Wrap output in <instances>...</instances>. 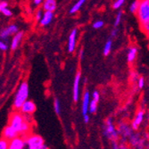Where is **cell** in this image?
I'll use <instances>...</instances> for the list:
<instances>
[{"instance_id":"obj_24","label":"cell","mask_w":149,"mask_h":149,"mask_svg":"<svg viewBox=\"0 0 149 149\" xmlns=\"http://www.w3.org/2000/svg\"><path fill=\"white\" fill-rule=\"evenodd\" d=\"M7 148H9V140L2 138L1 140H0V149H7Z\"/></svg>"},{"instance_id":"obj_23","label":"cell","mask_w":149,"mask_h":149,"mask_svg":"<svg viewBox=\"0 0 149 149\" xmlns=\"http://www.w3.org/2000/svg\"><path fill=\"white\" fill-rule=\"evenodd\" d=\"M97 109V102L95 101L94 99H92L89 104V113L90 114H95Z\"/></svg>"},{"instance_id":"obj_41","label":"cell","mask_w":149,"mask_h":149,"mask_svg":"<svg viewBox=\"0 0 149 149\" xmlns=\"http://www.w3.org/2000/svg\"><path fill=\"white\" fill-rule=\"evenodd\" d=\"M117 35V30L116 29H114L113 32H112V33H111V36L112 37H115Z\"/></svg>"},{"instance_id":"obj_12","label":"cell","mask_w":149,"mask_h":149,"mask_svg":"<svg viewBox=\"0 0 149 149\" xmlns=\"http://www.w3.org/2000/svg\"><path fill=\"white\" fill-rule=\"evenodd\" d=\"M80 77H81V73L80 72H78L74 78L73 82V100L74 102H78L79 100V82H80Z\"/></svg>"},{"instance_id":"obj_22","label":"cell","mask_w":149,"mask_h":149,"mask_svg":"<svg viewBox=\"0 0 149 149\" xmlns=\"http://www.w3.org/2000/svg\"><path fill=\"white\" fill-rule=\"evenodd\" d=\"M112 45H113V42H112L111 39H108L105 42L104 47V55H108L110 54L111 49H112Z\"/></svg>"},{"instance_id":"obj_26","label":"cell","mask_w":149,"mask_h":149,"mask_svg":"<svg viewBox=\"0 0 149 149\" xmlns=\"http://www.w3.org/2000/svg\"><path fill=\"white\" fill-rule=\"evenodd\" d=\"M124 3H125V0H115L113 4V7L114 9H119L122 7Z\"/></svg>"},{"instance_id":"obj_31","label":"cell","mask_w":149,"mask_h":149,"mask_svg":"<svg viewBox=\"0 0 149 149\" xmlns=\"http://www.w3.org/2000/svg\"><path fill=\"white\" fill-rule=\"evenodd\" d=\"M145 86V79L143 77H139V79H138V88L139 89H142Z\"/></svg>"},{"instance_id":"obj_32","label":"cell","mask_w":149,"mask_h":149,"mask_svg":"<svg viewBox=\"0 0 149 149\" xmlns=\"http://www.w3.org/2000/svg\"><path fill=\"white\" fill-rule=\"evenodd\" d=\"M92 99H94L95 101H96L97 103L99 102V99H100V94L97 90H95L92 94Z\"/></svg>"},{"instance_id":"obj_42","label":"cell","mask_w":149,"mask_h":149,"mask_svg":"<svg viewBox=\"0 0 149 149\" xmlns=\"http://www.w3.org/2000/svg\"><path fill=\"white\" fill-rule=\"evenodd\" d=\"M147 36H148V38H149V34H147Z\"/></svg>"},{"instance_id":"obj_30","label":"cell","mask_w":149,"mask_h":149,"mask_svg":"<svg viewBox=\"0 0 149 149\" xmlns=\"http://www.w3.org/2000/svg\"><path fill=\"white\" fill-rule=\"evenodd\" d=\"M43 14H44V13H43V11L41 10V9H39V10H38L36 12V14H35V19H36V21H40L41 20V18H42V16H43Z\"/></svg>"},{"instance_id":"obj_38","label":"cell","mask_w":149,"mask_h":149,"mask_svg":"<svg viewBox=\"0 0 149 149\" xmlns=\"http://www.w3.org/2000/svg\"><path fill=\"white\" fill-rule=\"evenodd\" d=\"M43 2H44V0H33V4L36 7H39V5H42Z\"/></svg>"},{"instance_id":"obj_20","label":"cell","mask_w":149,"mask_h":149,"mask_svg":"<svg viewBox=\"0 0 149 149\" xmlns=\"http://www.w3.org/2000/svg\"><path fill=\"white\" fill-rule=\"evenodd\" d=\"M86 2V0H78V1L74 4L73 7L71 8L70 10V14H76L77 12L79 11V9L81 8V7L84 5V3Z\"/></svg>"},{"instance_id":"obj_8","label":"cell","mask_w":149,"mask_h":149,"mask_svg":"<svg viewBox=\"0 0 149 149\" xmlns=\"http://www.w3.org/2000/svg\"><path fill=\"white\" fill-rule=\"evenodd\" d=\"M26 146V138H23L22 136H18L9 141V149H23Z\"/></svg>"},{"instance_id":"obj_3","label":"cell","mask_w":149,"mask_h":149,"mask_svg":"<svg viewBox=\"0 0 149 149\" xmlns=\"http://www.w3.org/2000/svg\"><path fill=\"white\" fill-rule=\"evenodd\" d=\"M103 133L104 136L111 141V140H119L120 134L118 132V129H116L115 126L113 123L112 118H107L104 121L103 126Z\"/></svg>"},{"instance_id":"obj_17","label":"cell","mask_w":149,"mask_h":149,"mask_svg":"<svg viewBox=\"0 0 149 149\" xmlns=\"http://www.w3.org/2000/svg\"><path fill=\"white\" fill-rule=\"evenodd\" d=\"M23 37V32H18L16 34L13 36V39L11 41V50H15L20 45V43Z\"/></svg>"},{"instance_id":"obj_9","label":"cell","mask_w":149,"mask_h":149,"mask_svg":"<svg viewBox=\"0 0 149 149\" xmlns=\"http://www.w3.org/2000/svg\"><path fill=\"white\" fill-rule=\"evenodd\" d=\"M20 134L19 132L17 131V130L12 127L10 124L7 126H5L3 129V132H2V138L7 139V140H12L13 138H16V137H18Z\"/></svg>"},{"instance_id":"obj_27","label":"cell","mask_w":149,"mask_h":149,"mask_svg":"<svg viewBox=\"0 0 149 149\" xmlns=\"http://www.w3.org/2000/svg\"><path fill=\"white\" fill-rule=\"evenodd\" d=\"M121 16H122V12H119V13L117 14L116 15V18H115V21H114V27H118L120 25L121 23Z\"/></svg>"},{"instance_id":"obj_25","label":"cell","mask_w":149,"mask_h":149,"mask_svg":"<svg viewBox=\"0 0 149 149\" xmlns=\"http://www.w3.org/2000/svg\"><path fill=\"white\" fill-rule=\"evenodd\" d=\"M54 109L55 114H60L61 106H60L59 100H58L57 98H54Z\"/></svg>"},{"instance_id":"obj_36","label":"cell","mask_w":149,"mask_h":149,"mask_svg":"<svg viewBox=\"0 0 149 149\" xmlns=\"http://www.w3.org/2000/svg\"><path fill=\"white\" fill-rule=\"evenodd\" d=\"M7 48H8V46H7V43H5L3 41L0 42V50L1 51H7Z\"/></svg>"},{"instance_id":"obj_13","label":"cell","mask_w":149,"mask_h":149,"mask_svg":"<svg viewBox=\"0 0 149 149\" xmlns=\"http://www.w3.org/2000/svg\"><path fill=\"white\" fill-rule=\"evenodd\" d=\"M35 111H36V104H34V102L30 100H26L24 102L20 109V112H22L23 114H32Z\"/></svg>"},{"instance_id":"obj_21","label":"cell","mask_w":149,"mask_h":149,"mask_svg":"<svg viewBox=\"0 0 149 149\" xmlns=\"http://www.w3.org/2000/svg\"><path fill=\"white\" fill-rule=\"evenodd\" d=\"M138 7H139V0H135L134 2L131 3V5H130V7H129L130 13L137 14V12L138 10Z\"/></svg>"},{"instance_id":"obj_15","label":"cell","mask_w":149,"mask_h":149,"mask_svg":"<svg viewBox=\"0 0 149 149\" xmlns=\"http://www.w3.org/2000/svg\"><path fill=\"white\" fill-rule=\"evenodd\" d=\"M54 18V14L53 12H50V11H44V14H43L41 20L39 21V23L40 25L43 26V27H46V26H48L49 24L51 23L52 20Z\"/></svg>"},{"instance_id":"obj_5","label":"cell","mask_w":149,"mask_h":149,"mask_svg":"<svg viewBox=\"0 0 149 149\" xmlns=\"http://www.w3.org/2000/svg\"><path fill=\"white\" fill-rule=\"evenodd\" d=\"M136 14L140 25L149 21V0H139V7Z\"/></svg>"},{"instance_id":"obj_37","label":"cell","mask_w":149,"mask_h":149,"mask_svg":"<svg viewBox=\"0 0 149 149\" xmlns=\"http://www.w3.org/2000/svg\"><path fill=\"white\" fill-rule=\"evenodd\" d=\"M139 79V77H138V74L137 73V72H131V80L132 81H138V79Z\"/></svg>"},{"instance_id":"obj_11","label":"cell","mask_w":149,"mask_h":149,"mask_svg":"<svg viewBox=\"0 0 149 149\" xmlns=\"http://www.w3.org/2000/svg\"><path fill=\"white\" fill-rule=\"evenodd\" d=\"M77 34H78V30L73 29L69 35V38H68V45H67V49L69 53H73L74 50H75Z\"/></svg>"},{"instance_id":"obj_7","label":"cell","mask_w":149,"mask_h":149,"mask_svg":"<svg viewBox=\"0 0 149 149\" xmlns=\"http://www.w3.org/2000/svg\"><path fill=\"white\" fill-rule=\"evenodd\" d=\"M129 145L134 148H145L146 147V138H142L141 135L138 133H133L130 138L128 139Z\"/></svg>"},{"instance_id":"obj_19","label":"cell","mask_w":149,"mask_h":149,"mask_svg":"<svg viewBox=\"0 0 149 149\" xmlns=\"http://www.w3.org/2000/svg\"><path fill=\"white\" fill-rule=\"evenodd\" d=\"M137 54H138V48L136 47H131L129 48L128 54H127V61L129 64H131L136 60Z\"/></svg>"},{"instance_id":"obj_29","label":"cell","mask_w":149,"mask_h":149,"mask_svg":"<svg viewBox=\"0 0 149 149\" xmlns=\"http://www.w3.org/2000/svg\"><path fill=\"white\" fill-rule=\"evenodd\" d=\"M140 27H141V29H142L143 32H146V34H149V21H147L146 22L141 24Z\"/></svg>"},{"instance_id":"obj_18","label":"cell","mask_w":149,"mask_h":149,"mask_svg":"<svg viewBox=\"0 0 149 149\" xmlns=\"http://www.w3.org/2000/svg\"><path fill=\"white\" fill-rule=\"evenodd\" d=\"M56 1L55 0H44L42 3V9L44 11L54 12L56 9Z\"/></svg>"},{"instance_id":"obj_33","label":"cell","mask_w":149,"mask_h":149,"mask_svg":"<svg viewBox=\"0 0 149 149\" xmlns=\"http://www.w3.org/2000/svg\"><path fill=\"white\" fill-rule=\"evenodd\" d=\"M1 13L5 15V16H7V17H10V16H12V14H13V13H12V11L8 8V7H7V8H5Z\"/></svg>"},{"instance_id":"obj_10","label":"cell","mask_w":149,"mask_h":149,"mask_svg":"<svg viewBox=\"0 0 149 149\" xmlns=\"http://www.w3.org/2000/svg\"><path fill=\"white\" fill-rule=\"evenodd\" d=\"M18 32H19V29H18L17 25H15V24H11V25H8L7 27H5L1 30L0 38L2 39H5L10 36H14Z\"/></svg>"},{"instance_id":"obj_35","label":"cell","mask_w":149,"mask_h":149,"mask_svg":"<svg viewBox=\"0 0 149 149\" xmlns=\"http://www.w3.org/2000/svg\"><path fill=\"white\" fill-rule=\"evenodd\" d=\"M8 7V3L7 1H5V0H2L1 2H0V11H3L5 8H7Z\"/></svg>"},{"instance_id":"obj_40","label":"cell","mask_w":149,"mask_h":149,"mask_svg":"<svg viewBox=\"0 0 149 149\" xmlns=\"http://www.w3.org/2000/svg\"><path fill=\"white\" fill-rule=\"evenodd\" d=\"M83 55H84L83 49H80V51H79V59H83Z\"/></svg>"},{"instance_id":"obj_1","label":"cell","mask_w":149,"mask_h":149,"mask_svg":"<svg viewBox=\"0 0 149 149\" xmlns=\"http://www.w3.org/2000/svg\"><path fill=\"white\" fill-rule=\"evenodd\" d=\"M9 124L14 128L21 136H27L30 133V123L28 122L25 118H24V114L22 112H14L11 114L10 119H9Z\"/></svg>"},{"instance_id":"obj_39","label":"cell","mask_w":149,"mask_h":149,"mask_svg":"<svg viewBox=\"0 0 149 149\" xmlns=\"http://www.w3.org/2000/svg\"><path fill=\"white\" fill-rule=\"evenodd\" d=\"M83 121H84V122H85V123H88V122L89 121V114H88L83 115Z\"/></svg>"},{"instance_id":"obj_4","label":"cell","mask_w":149,"mask_h":149,"mask_svg":"<svg viewBox=\"0 0 149 149\" xmlns=\"http://www.w3.org/2000/svg\"><path fill=\"white\" fill-rule=\"evenodd\" d=\"M27 147L29 149H47L48 147L45 145L44 139L40 136L36 134H30L26 136Z\"/></svg>"},{"instance_id":"obj_34","label":"cell","mask_w":149,"mask_h":149,"mask_svg":"<svg viewBox=\"0 0 149 149\" xmlns=\"http://www.w3.org/2000/svg\"><path fill=\"white\" fill-rule=\"evenodd\" d=\"M111 146L114 149H119L120 148V144L118 140H111Z\"/></svg>"},{"instance_id":"obj_2","label":"cell","mask_w":149,"mask_h":149,"mask_svg":"<svg viewBox=\"0 0 149 149\" xmlns=\"http://www.w3.org/2000/svg\"><path fill=\"white\" fill-rule=\"evenodd\" d=\"M28 96H29V85L26 81H23L22 83H21L14 96V108L15 110H20L23 103L27 100Z\"/></svg>"},{"instance_id":"obj_28","label":"cell","mask_w":149,"mask_h":149,"mask_svg":"<svg viewBox=\"0 0 149 149\" xmlns=\"http://www.w3.org/2000/svg\"><path fill=\"white\" fill-rule=\"evenodd\" d=\"M104 25V23L103 21H96L94 23H93V28L96 29V30H98V29H101L103 28Z\"/></svg>"},{"instance_id":"obj_14","label":"cell","mask_w":149,"mask_h":149,"mask_svg":"<svg viewBox=\"0 0 149 149\" xmlns=\"http://www.w3.org/2000/svg\"><path fill=\"white\" fill-rule=\"evenodd\" d=\"M144 118H145V112L143 110H139L137 114L135 119L133 120L132 123H131V126L133 128L134 130H138L139 126L142 124L143 121H144Z\"/></svg>"},{"instance_id":"obj_16","label":"cell","mask_w":149,"mask_h":149,"mask_svg":"<svg viewBox=\"0 0 149 149\" xmlns=\"http://www.w3.org/2000/svg\"><path fill=\"white\" fill-rule=\"evenodd\" d=\"M89 104H90V98H89V92L87 90L84 92V95L82 97V115L87 114L89 113Z\"/></svg>"},{"instance_id":"obj_6","label":"cell","mask_w":149,"mask_h":149,"mask_svg":"<svg viewBox=\"0 0 149 149\" xmlns=\"http://www.w3.org/2000/svg\"><path fill=\"white\" fill-rule=\"evenodd\" d=\"M118 132L120 134V137L121 138L122 142H126L129 138L134 133V129L131 125H129L126 122H121L118 125Z\"/></svg>"}]
</instances>
